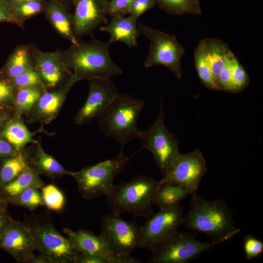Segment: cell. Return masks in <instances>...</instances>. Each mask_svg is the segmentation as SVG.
Segmentation results:
<instances>
[{
    "label": "cell",
    "mask_w": 263,
    "mask_h": 263,
    "mask_svg": "<svg viewBox=\"0 0 263 263\" xmlns=\"http://www.w3.org/2000/svg\"><path fill=\"white\" fill-rule=\"evenodd\" d=\"M111 44L109 41L93 39L87 41L79 38L68 49L60 52L61 57L67 68L72 70L79 80L121 75L122 70L110 55Z\"/></svg>",
    "instance_id": "6da1fadb"
},
{
    "label": "cell",
    "mask_w": 263,
    "mask_h": 263,
    "mask_svg": "<svg viewBox=\"0 0 263 263\" xmlns=\"http://www.w3.org/2000/svg\"><path fill=\"white\" fill-rule=\"evenodd\" d=\"M184 223L187 228L206 234L213 241H227L240 231L224 199L208 201L197 193L191 196Z\"/></svg>",
    "instance_id": "7a4b0ae2"
},
{
    "label": "cell",
    "mask_w": 263,
    "mask_h": 263,
    "mask_svg": "<svg viewBox=\"0 0 263 263\" xmlns=\"http://www.w3.org/2000/svg\"><path fill=\"white\" fill-rule=\"evenodd\" d=\"M145 106L144 101L129 94H119L106 112L99 118L98 125L103 133L115 139L123 150L125 145L138 138L139 115Z\"/></svg>",
    "instance_id": "3957f363"
},
{
    "label": "cell",
    "mask_w": 263,
    "mask_h": 263,
    "mask_svg": "<svg viewBox=\"0 0 263 263\" xmlns=\"http://www.w3.org/2000/svg\"><path fill=\"white\" fill-rule=\"evenodd\" d=\"M157 186L158 181L144 175L120 183L106 196L108 207L117 215L127 212L147 219L154 213Z\"/></svg>",
    "instance_id": "277c9868"
},
{
    "label": "cell",
    "mask_w": 263,
    "mask_h": 263,
    "mask_svg": "<svg viewBox=\"0 0 263 263\" xmlns=\"http://www.w3.org/2000/svg\"><path fill=\"white\" fill-rule=\"evenodd\" d=\"M24 222L34 236L36 250L40 255L51 263H75L79 252L68 238L56 229L48 215H31Z\"/></svg>",
    "instance_id": "5b68a950"
},
{
    "label": "cell",
    "mask_w": 263,
    "mask_h": 263,
    "mask_svg": "<svg viewBox=\"0 0 263 263\" xmlns=\"http://www.w3.org/2000/svg\"><path fill=\"white\" fill-rule=\"evenodd\" d=\"M132 156L121 150L117 156L73 172L77 188L84 198L91 200L108 196L114 189V177L122 172L130 162Z\"/></svg>",
    "instance_id": "8992f818"
},
{
    "label": "cell",
    "mask_w": 263,
    "mask_h": 263,
    "mask_svg": "<svg viewBox=\"0 0 263 263\" xmlns=\"http://www.w3.org/2000/svg\"><path fill=\"white\" fill-rule=\"evenodd\" d=\"M141 149L148 150L152 155L155 165L164 174L180 154L177 138L167 129L161 100L159 113L155 122L147 130L140 131Z\"/></svg>",
    "instance_id": "52a82bcc"
},
{
    "label": "cell",
    "mask_w": 263,
    "mask_h": 263,
    "mask_svg": "<svg viewBox=\"0 0 263 263\" xmlns=\"http://www.w3.org/2000/svg\"><path fill=\"white\" fill-rule=\"evenodd\" d=\"M139 35L145 36L150 42V50L144 65L148 68L161 65L169 69L179 79L182 76L181 67L185 50L176 37L140 23L137 26Z\"/></svg>",
    "instance_id": "ba28073f"
},
{
    "label": "cell",
    "mask_w": 263,
    "mask_h": 263,
    "mask_svg": "<svg viewBox=\"0 0 263 263\" xmlns=\"http://www.w3.org/2000/svg\"><path fill=\"white\" fill-rule=\"evenodd\" d=\"M225 241L200 242L190 233L178 231L150 251L148 261L150 263H188Z\"/></svg>",
    "instance_id": "9c48e42d"
},
{
    "label": "cell",
    "mask_w": 263,
    "mask_h": 263,
    "mask_svg": "<svg viewBox=\"0 0 263 263\" xmlns=\"http://www.w3.org/2000/svg\"><path fill=\"white\" fill-rule=\"evenodd\" d=\"M99 236L113 255L131 254L140 248L141 226L135 222L123 220L113 213L101 218Z\"/></svg>",
    "instance_id": "30bf717a"
},
{
    "label": "cell",
    "mask_w": 263,
    "mask_h": 263,
    "mask_svg": "<svg viewBox=\"0 0 263 263\" xmlns=\"http://www.w3.org/2000/svg\"><path fill=\"white\" fill-rule=\"evenodd\" d=\"M183 207L180 204L166 208H159L141 226L140 248L151 251L167 240L185 223Z\"/></svg>",
    "instance_id": "8fae6325"
},
{
    "label": "cell",
    "mask_w": 263,
    "mask_h": 263,
    "mask_svg": "<svg viewBox=\"0 0 263 263\" xmlns=\"http://www.w3.org/2000/svg\"><path fill=\"white\" fill-rule=\"evenodd\" d=\"M207 171L205 159L199 149L180 154L169 169L158 181L157 187L165 184L178 185L191 196L196 191L204 175Z\"/></svg>",
    "instance_id": "7c38bea8"
},
{
    "label": "cell",
    "mask_w": 263,
    "mask_h": 263,
    "mask_svg": "<svg viewBox=\"0 0 263 263\" xmlns=\"http://www.w3.org/2000/svg\"><path fill=\"white\" fill-rule=\"evenodd\" d=\"M89 85L87 99L75 117V121L79 124L99 118L119 94L110 77L90 79Z\"/></svg>",
    "instance_id": "4fadbf2b"
},
{
    "label": "cell",
    "mask_w": 263,
    "mask_h": 263,
    "mask_svg": "<svg viewBox=\"0 0 263 263\" xmlns=\"http://www.w3.org/2000/svg\"><path fill=\"white\" fill-rule=\"evenodd\" d=\"M0 248L11 254L17 262L29 263L35 255L36 241L24 222L13 220L0 236Z\"/></svg>",
    "instance_id": "5bb4252c"
},
{
    "label": "cell",
    "mask_w": 263,
    "mask_h": 263,
    "mask_svg": "<svg viewBox=\"0 0 263 263\" xmlns=\"http://www.w3.org/2000/svg\"><path fill=\"white\" fill-rule=\"evenodd\" d=\"M108 0H74L72 15L75 36L92 34L98 27L108 22Z\"/></svg>",
    "instance_id": "9a60e30c"
},
{
    "label": "cell",
    "mask_w": 263,
    "mask_h": 263,
    "mask_svg": "<svg viewBox=\"0 0 263 263\" xmlns=\"http://www.w3.org/2000/svg\"><path fill=\"white\" fill-rule=\"evenodd\" d=\"M31 50L33 67L39 74L42 85L55 88L67 75L73 74L65 66L60 52H43L33 47Z\"/></svg>",
    "instance_id": "2e32d148"
},
{
    "label": "cell",
    "mask_w": 263,
    "mask_h": 263,
    "mask_svg": "<svg viewBox=\"0 0 263 263\" xmlns=\"http://www.w3.org/2000/svg\"><path fill=\"white\" fill-rule=\"evenodd\" d=\"M63 232L73 243L77 251L82 254L103 257L111 263L113 254L105 241L93 232L79 229L74 231L68 228L63 229Z\"/></svg>",
    "instance_id": "e0dca14e"
},
{
    "label": "cell",
    "mask_w": 263,
    "mask_h": 263,
    "mask_svg": "<svg viewBox=\"0 0 263 263\" xmlns=\"http://www.w3.org/2000/svg\"><path fill=\"white\" fill-rule=\"evenodd\" d=\"M110 21L105 26H100V30L107 32L110 36L109 41L121 42L132 48L137 45L139 36L136 22L132 16L113 15Z\"/></svg>",
    "instance_id": "ac0fdd59"
},
{
    "label": "cell",
    "mask_w": 263,
    "mask_h": 263,
    "mask_svg": "<svg viewBox=\"0 0 263 263\" xmlns=\"http://www.w3.org/2000/svg\"><path fill=\"white\" fill-rule=\"evenodd\" d=\"M44 12L46 19L57 34L72 44L77 41L79 38L74 33L72 15L64 5L56 0H49L45 2Z\"/></svg>",
    "instance_id": "d6986e66"
},
{
    "label": "cell",
    "mask_w": 263,
    "mask_h": 263,
    "mask_svg": "<svg viewBox=\"0 0 263 263\" xmlns=\"http://www.w3.org/2000/svg\"><path fill=\"white\" fill-rule=\"evenodd\" d=\"M78 80V77L73 74L60 89L42 94L36 103L38 115L47 122L52 120L59 110L70 89Z\"/></svg>",
    "instance_id": "ffe728a7"
},
{
    "label": "cell",
    "mask_w": 263,
    "mask_h": 263,
    "mask_svg": "<svg viewBox=\"0 0 263 263\" xmlns=\"http://www.w3.org/2000/svg\"><path fill=\"white\" fill-rule=\"evenodd\" d=\"M44 186V183L38 174L27 165L16 179L4 185L0 189V192L7 200L18 196L28 188H38Z\"/></svg>",
    "instance_id": "44dd1931"
},
{
    "label": "cell",
    "mask_w": 263,
    "mask_h": 263,
    "mask_svg": "<svg viewBox=\"0 0 263 263\" xmlns=\"http://www.w3.org/2000/svg\"><path fill=\"white\" fill-rule=\"evenodd\" d=\"M203 41L206 58L217 81L219 75L225 66L227 56L230 50L227 44L217 39L206 38Z\"/></svg>",
    "instance_id": "7402d4cb"
},
{
    "label": "cell",
    "mask_w": 263,
    "mask_h": 263,
    "mask_svg": "<svg viewBox=\"0 0 263 263\" xmlns=\"http://www.w3.org/2000/svg\"><path fill=\"white\" fill-rule=\"evenodd\" d=\"M31 164L32 166L30 167L38 174L42 173L52 178L64 175H72L73 173L64 169L55 159L45 152L40 145L38 146Z\"/></svg>",
    "instance_id": "603a6c76"
},
{
    "label": "cell",
    "mask_w": 263,
    "mask_h": 263,
    "mask_svg": "<svg viewBox=\"0 0 263 263\" xmlns=\"http://www.w3.org/2000/svg\"><path fill=\"white\" fill-rule=\"evenodd\" d=\"M32 68L31 47L24 45L16 48L7 61L4 71L7 76L11 79Z\"/></svg>",
    "instance_id": "cb8c5ba5"
},
{
    "label": "cell",
    "mask_w": 263,
    "mask_h": 263,
    "mask_svg": "<svg viewBox=\"0 0 263 263\" xmlns=\"http://www.w3.org/2000/svg\"><path fill=\"white\" fill-rule=\"evenodd\" d=\"M188 195L186 190L180 185L165 184L157 187L154 204L159 208L170 207L179 205Z\"/></svg>",
    "instance_id": "d4e9b609"
},
{
    "label": "cell",
    "mask_w": 263,
    "mask_h": 263,
    "mask_svg": "<svg viewBox=\"0 0 263 263\" xmlns=\"http://www.w3.org/2000/svg\"><path fill=\"white\" fill-rule=\"evenodd\" d=\"M194 58L197 74L203 84L209 89L222 91L206 58L203 39L195 49Z\"/></svg>",
    "instance_id": "484cf974"
},
{
    "label": "cell",
    "mask_w": 263,
    "mask_h": 263,
    "mask_svg": "<svg viewBox=\"0 0 263 263\" xmlns=\"http://www.w3.org/2000/svg\"><path fill=\"white\" fill-rule=\"evenodd\" d=\"M156 5L167 14L175 16L199 15L202 8L198 0H154Z\"/></svg>",
    "instance_id": "4316f807"
},
{
    "label": "cell",
    "mask_w": 263,
    "mask_h": 263,
    "mask_svg": "<svg viewBox=\"0 0 263 263\" xmlns=\"http://www.w3.org/2000/svg\"><path fill=\"white\" fill-rule=\"evenodd\" d=\"M27 166L26 157L21 153L4 160L0 169V189L19 176Z\"/></svg>",
    "instance_id": "83f0119b"
},
{
    "label": "cell",
    "mask_w": 263,
    "mask_h": 263,
    "mask_svg": "<svg viewBox=\"0 0 263 263\" xmlns=\"http://www.w3.org/2000/svg\"><path fill=\"white\" fill-rule=\"evenodd\" d=\"M3 135L17 149H21L26 144L33 142L32 135L20 120L8 123L4 128Z\"/></svg>",
    "instance_id": "f1b7e54d"
},
{
    "label": "cell",
    "mask_w": 263,
    "mask_h": 263,
    "mask_svg": "<svg viewBox=\"0 0 263 263\" xmlns=\"http://www.w3.org/2000/svg\"><path fill=\"white\" fill-rule=\"evenodd\" d=\"M41 95L38 87L18 89L15 99L17 113L21 114L30 110Z\"/></svg>",
    "instance_id": "f546056e"
},
{
    "label": "cell",
    "mask_w": 263,
    "mask_h": 263,
    "mask_svg": "<svg viewBox=\"0 0 263 263\" xmlns=\"http://www.w3.org/2000/svg\"><path fill=\"white\" fill-rule=\"evenodd\" d=\"M13 13L21 25L23 21L44 11L43 0H31L12 5Z\"/></svg>",
    "instance_id": "4dcf8cb0"
},
{
    "label": "cell",
    "mask_w": 263,
    "mask_h": 263,
    "mask_svg": "<svg viewBox=\"0 0 263 263\" xmlns=\"http://www.w3.org/2000/svg\"><path fill=\"white\" fill-rule=\"evenodd\" d=\"M41 196L45 205L49 209L55 211L63 210L65 199L62 191L53 184L44 186L41 188Z\"/></svg>",
    "instance_id": "1f68e13d"
},
{
    "label": "cell",
    "mask_w": 263,
    "mask_h": 263,
    "mask_svg": "<svg viewBox=\"0 0 263 263\" xmlns=\"http://www.w3.org/2000/svg\"><path fill=\"white\" fill-rule=\"evenodd\" d=\"M8 203L19 206L34 210L38 207L43 206L41 194L38 188H28L18 196L7 200Z\"/></svg>",
    "instance_id": "d6a6232c"
},
{
    "label": "cell",
    "mask_w": 263,
    "mask_h": 263,
    "mask_svg": "<svg viewBox=\"0 0 263 263\" xmlns=\"http://www.w3.org/2000/svg\"><path fill=\"white\" fill-rule=\"evenodd\" d=\"M249 83V77L246 71L234 56L232 61V80L230 92L242 91Z\"/></svg>",
    "instance_id": "836d02e7"
},
{
    "label": "cell",
    "mask_w": 263,
    "mask_h": 263,
    "mask_svg": "<svg viewBox=\"0 0 263 263\" xmlns=\"http://www.w3.org/2000/svg\"><path fill=\"white\" fill-rule=\"evenodd\" d=\"M10 79L13 86L18 89L38 87L42 85L39 74L34 68Z\"/></svg>",
    "instance_id": "e575fe53"
},
{
    "label": "cell",
    "mask_w": 263,
    "mask_h": 263,
    "mask_svg": "<svg viewBox=\"0 0 263 263\" xmlns=\"http://www.w3.org/2000/svg\"><path fill=\"white\" fill-rule=\"evenodd\" d=\"M244 249L245 258L250 260L263 253V242L251 234L244 237Z\"/></svg>",
    "instance_id": "d590c367"
},
{
    "label": "cell",
    "mask_w": 263,
    "mask_h": 263,
    "mask_svg": "<svg viewBox=\"0 0 263 263\" xmlns=\"http://www.w3.org/2000/svg\"><path fill=\"white\" fill-rule=\"evenodd\" d=\"M234 56L233 52L230 50L227 56L225 66L218 77L217 82L222 91L230 92L232 61Z\"/></svg>",
    "instance_id": "8d00e7d4"
},
{
    "label": "cell",
    "mask_w": 263,
    "mask_h": 263,
    "mask_svg": "<svg viewBox=\"0 0 263 263\" xmlns=\"http://www.w3.org/2000/svg\"><path fill=\"white\" fill-rule=\"evenodd\" d=\"M155 5L154 0H134L131 6L129 15L137 21L141 16Z\"/></svg>",
    "instance_id": "74e56055"
},
{
    "label": "cell",
    "mask_w": 263,
    "mask_h": 263,
    "mask_svg": "<svg viewBox=\"0 0 263 263\" xmlns=\"http://www.w3.org/2000/svg\"><path fill=\"white\" fill-rule=\"evenodd\" d=\"M134 0H110L109 1L108 14L125 16L129 14L132 4Z\"/></svg>",
    "instance_id": "f35d334b"
},
{
    "label": "cell",
    "mask_w": 263,
    "mask_h": 263,
    "mask_svg": "<svg viewBox=\"0 0 263 263\" xmlns=\"http://www.w3.org/2000/svg\"><path fill=\"white\" fill-rule=\"evenodd\" d=\"M8 21L22 26L15 17L12 6L7 0H0V22Z\"/></svg>",
    "instance_id": "ab89813d"
},
{
    "label": "cell",
    "mask_w": 263,
    "mask_h": 263,
    "mask_svg": "<svg viewBox=\"0 0 263 263\" xmlns=\"http://www.w3.org/2000/svg\"><path fill=\"white\" fill-rule=\"evenodd\" d=\"M13 94V85L4 81L0 80V103L11 99Z\"/></svg>",
    "instance_id": "60d3db41"
},
{
    "label": "cell",
    "mask_w": 263,
    "mask_h": 263,
    "mask_svg": "<svg viewBox=\"0 0 263 263\" xmlns=\"http://www.w3.org/2000/svg\"><path fill=\"white\" fill-rule=\"evenodd\" d=\"M75 263H109V261L102 257L79 253Z\"/></svg>",
    "instance_id": "b9f144b4"
},
{
    "label": "cell",
    "mask_w": 263,
    "mask_h": 263,
    "mask_svg": "<svg viewBox=\"0 0 263 263\" xmlns=\"http://www.w3.org/2000/svg\"><path fill=\"white\" fill-rule=\"evenodd\" d=\"M142 261L138 258L132 257L131 254L114 255L111 263H139Z\"/></svg>",
    "instance_id": "7bdbcfd3"
},
{
    "label": "cell",
    "mask_w": 263,
    "mask_h": 263,
    "mask_svg": "<svg viewBox=\"0 0 263 263\" xmlns=\"http://www.w3.org/2000/svg\"><path fill=\"white\" fill-rule=\"evenodd\" d=\"M18 153H19L13 149L11 144L0 139V157L14 156Z\"/></svg>",
    "instance_id": "ee69618b"
},
{
    "label": "cell",
    "mask_w": 263,
    "mask_h": 263,
    "mask_svg": "<svg viewBox=\"0 0 263 263\" xmlns=\"http://www.w3.org/2000/svg\"><path fill=\"white\" fill-rule=\"evenodd\" d=\"M13 220L8 213L7 209L0 212V236L5 227Z\"/></svg>",
    "instance_id": "f6af8a7d"
},
{
    "label": "cell",
    "mask_w": 263,
    "mask_h": 263,
    "mask_svg": "<svg viewBox=\"0 0 263 263\" xmlns=\"http://www.w3.org/2000/svg\"><path fill=\"white\" fill-rule=\"evenodd\" d=\"M29 263H51V262L45 256L40 254L38 256L35 255Z\"/></svg>",
    "instance_id": "bcb514c9"
},
{
    "label": "cell",
    "mask_w": 263,
    "mask_h": 263,
    "mask_svg": "<svg viewBox=\"0 0 263 263\" xmlns=\"http://www.w3.org/2000/svg\"><path fill=\"white\" fill-rule=\"evenodd\" d=\"M7 204L6 199L0 192V212L7 209Z\"/></svg>",
    "instance_id": "7dc6e473"
},
{
    "label": "cell",
    "mask_w": 263,
    "mask_h": 263,
    "mask_svg": "<svg viewBox=\"0 0 263 263\" xmlns=\"http://www.w3.org/2000/svg\"><path fill=\"white\" fill-rule=\"evenodd\" d=\"M64 5L67 8L70 5H73L74 0H56Z\"/></svg>",
    "instance_id": "c3c4849f"
},
{
    "label": "cell",
    "mask_w": 263,
    "mask_h": 263,
    "mask_svg": "<svg viewBox=\"0 0 263 263\" xmlns=\"http://www.w3.org/2000/svg\"><path fill=\"white\" fill-rule=\"evenodd\" d=\"M31 0H7L11 5H14L23 2L29 1Z\"/></svg>",
    "instance_id": "681fc988"
},
{
    "label": "cell",
    "mask_w": 263,
    "mask_h": 263,
    "mask_svg": "<svg viewBox=\"0 0 263 263\" xmlns=\"http://www.w3.org/2000/svg\"><path fill=\"white\" fill-rule=\"evenodd\" d=\"M1 120V116L0 115V124Z\"/></svg>",
    "instance_id": "f907efd6"
},
{
    "label": "cell",
    "mask_w": 263,
    "mask_h": 263,
    "mask_svg": "<svg viewBox=\"0 0 263 263\" xmlns=\"http://www.w3.org/2000/svg\"></svg>",
    "instance_id": "816d5d0a"
}]
</instances>
